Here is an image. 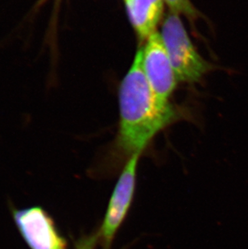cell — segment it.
I'll return each instance as SVG.
<instances>
[{"label": "cell", "instance_id": "cell-1", "mask_svg": "<svg viewBox=\"0 0 248 249\" xmlns=\"http://www.w3.org/2000/svg\"><path fill=\"white\" fill-rule=\"evenodd\" d=\"M120 123L117 145L131 158L142 153L153 137L177 119L169 102L157 98L142 67V49L120 87Z\"/></svg>", "mask_w": 248, "mask_h": 249}, {"label": "cell", "instance_id": "cell-2", "mask_svg": "<svg viewBox=\"0 0 248 249\" xmlns=\"http://www.w3.org/2000/svg\"><path fill=\"white\" fill-rule=\"evenodd\" d=\"M162 40L178 81L195 83L211 68L190 40L179 15L172 12L162 26Z\"/></svg>", "mask_w": 248, "mask_h": 249}, {"label": "cell", "instance_id": "cell-3", "mask_svg": "<svg viewBox=\"0 0 248 249\" xmlns=\"http://www.w3.org/2000/svg\"><path fill=\"white\" fill-rule=\"evenodd\" d=\"M141 154L128 158L113 191L99 234L105 249L110 248L116 233L124 223L135 195L136 173Z\"/></svg>", "mask_w": 248, "mask_h": 249}, {"label": "cell", "instance_id": "cell-4", "mask_svg": "<svg viewBox=\"0 0 248 249\" xmlns=\"http://www.w3.org/2000/svg\"><path fill=\"white\" fill-rule=\"evenodd\" d=\"M13 219L30 249H68L53 219L40 207L14 210Z\"/></svg>", "mask_w": 248, "mask_h": 249}, {"label": "cell", "instance_id": "cell-5", "mask_svg": "<svg viewBox=\"0 0 248 249\" xmlns=\"http://www.w3.org/2000/svg\"><path fill=\"white\" fill-rule=\"evenodd\" d=\"M142 49V67L152 91L161 101L169 102L177 78L159 33L152 34Z\"/></svg>", "mask_w": 248, "mask_h": 249}, {"label": "cell", "instance_id": "cell-6", "mask_svg": "<svg viewBox=\"0 0 248 249\" xmlns=\"http://www.w3.org/2000/svg\"><path fill=\"white\" fill-rule=\"evenodd\" d=\"M164 0H125L126 11L134 29L141 40L156 33L163 14Z\"/></svg>", "mask_w": 248, "mask_h": 249}, {"label": "cell", "instance_id": "cell-7", "mask_svg": "<svg viewBox=\"0 0 248 249\" xmlns=\"http://www.w3.org/2000/svg\"><path fill=\"white\" fill-rule=\"evenodd\" d=\"M48 1H50V0H38L35 6L33 7V9L31 10L29 13H28V17H26V20L33 19V17L37 14L39 10ZM53 1L55 2L54 9L53 12H52L51 19H50V24H49L47 36H46V40H47L48 45H50V47H51L53 56L56 54V26H57V19H58V5L61 2V0H53Z\"/></svg>", "mask_w": 248, "mask_h": 249}, {"label": "cell", "instance_id": "cell-8", "mask_svg": "<svg viewBox=\"0 0 248 249\" xmlns=\"http://www.w3.org/2000/svg\"><path fill=\"white\" fill-rule=\"evenodd\" d=\"M172 12L176 14H182L190 21H194L201 17V13L190 2V0H164Z\"/></svg>", "mask_w": 248, "mask_h": 249}, {"label": "cell", "instance_id": "cell-9", "mask_svg": "<svg viewBox=\"0 0 248 249\" xmlns=\"http://www.w3.org/2000/svg\"><path fill=\"white\" fill-rule=\"evenodd\" d=\"M99 240L98 233L92 234L86 237L82 238L77 243L75 249H95Z\"/></svg>", "mask_w": 248, "mask_h": 249}]
</instances>
